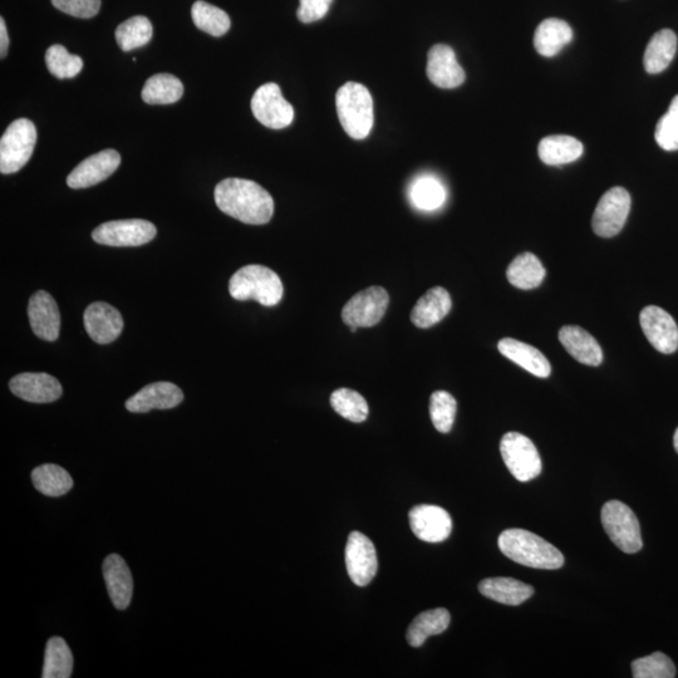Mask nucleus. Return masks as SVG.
I'll list each match as a JSON object with an SVG mask.
<instances>
[{
  "label": "nucleus",
  "mask_w": 678,
  "mask_h": 678,
  "mask_svg": "<svg viewBox=\"0 0 678 678\" xmlns=\"http://www.w3.org/2000/svg\"><path fill=\"white\" fill-rule=\"evenodd\" d=\"M214 195L223 213L245 224H267L274 214L272 196L254 181L225 179L216 185Z\"/></svg>",
  "instance_id": "nucleus-1"
},
{
  "label": "nucleus",
  "mask_w": 678,
  "mask_h": 678,
  "mask_svg": "<svg viewBox=\"0 0 678 678\" xmlns=\"http://www.w3.org/2000/svg\"><path fill=\"white\" fill-rule=\"evenodd\" d=\"M499 549L513 562L535 569L562 568L564 557L552 543L524 529H508L500 534Z\"/></svg>",
  "instance_id": "nucleus-2"
},
{
  "label": "nucleus",
  "mask_w": 678,
  "mask_h": 678,
  "mask_svg": "<svg viewBox=\"0 0 678 678\" xmlns=\"http://www.w3.org/2000/svg\"><path fill=\"white\" fill-rule=\"evenodd\" d=\"M229 293L237 301H255L264 307H274L282 301L284 287L272 269L247 265L230 279Z\"/></svg>",
  "instance_id": "nucleus-3"
},
{
  "label": "nucleus",
  "mask_w": 678,
  "mask_h": 678,
  "mask_svg": "<svg viewBox=\"0 0 678 678\" xmlns=\"http://www.w3.org/2000/svg\"><path fill=\"white\" fill-rule=\"evenodd\" d=\"M338 119L346 134L355 140L366 139L373 127V100L370 91L360 83L348 82L336 96Z\"/></svg>",
  "instance_id": "nucleus-4"
},
{
  "label": "nucleus",
  "mask_w": 678,
  "mask_h": 678,
  "mask_svg": "<svg viewBox=\"0 0 678 678\" xmlns=\"http://www.w3.org/2000/svg\"><path fill=\"white\" fill-rule=\"evenodd\" d=\"M601 519L609 539L623 553L640 552L643 547L640 522L630 506L618 500L608 501L602 508Z\"/></svg>",
  "instance_id": "nucleus-5"
},
{
  "label": "nucleus",
  "mask_w": 678,
  "mask_h": 678,
  "mask_svg": "<svg viewBox=\"0 0 678 678\" xmlns=\"http://www.w3.org/2000/svg\"><path fill=\"white\" fill-rule=\"evenodd\" d=\"M37 142V130L32 121L19 119L9 125L0 140V173L14 174L26 166Z\"/></svg>",
  "instance_id": "nucleus-6"
},
{
  "label": "nucleus",
  "mask_w": 678,
  "mask_h": 678,
  "mask_svg": "<svg viewBox=\"0 0 678 678\" xmlns=\"http://www.w3.org/2000/svg\"><path fill=\"white\" fill-rule=\"evenodd\" d=\"M500 452L506 468L518 481H527L538 478L542 473L543 464L537 447L527 436L519 432H508L500 442Z\"/></svg>",
  "instance_id": "nucleus-7"
},
{
  "label": "nucleus",
  "mask_w": 678,
  "mask_h": 678,
  "mask_svg": "<svg viewBox=\"0 0 678 678\" xmlns=\"http://www.w3.org/2000/svg\"><path fill=\"white\" fill-rule=\"evenodd\" d=\"M390 297L385 288L365 289L347 302L342 311L343 322L355 333L358 328L376 326L387 312Z\"/></svg>",
  "instance_id": "nucleus-8"
},
{
  "label": "nucleus",
  "mask_w": 678,
  "mask_h": 678,
  "mask_svg": "<svg viewBox=\"0 0 678 678\" xmlns=\"http://www.w3.org/2000/svg\"><path fill=\"white\" fill-rule=\"evenodd\" d=\"M156 226L142 219L116 220L97 226L92 238L107 247H141L155 239Z\"/></svg>",
  "instance_id": "nucleus-9"
},
{
  "label": "nucleus",
  "mask_w": 678,
  "mask_h": 678,
  "mask_svg": "<svg viewBox=\"0 0 678 678\" xmlns=\"http://www.w3.org/2000/svg\"><path fill=\"white\" fill-rule=\"evenodd\" d=\"M631 211V195L623 188L608 190L599 200L592 218L594 233L612 238L621 232Z\"/></svg>",
  "instance_id": "nucleus-10"
},
{
  "label": "nucleus",
  "mask_w": 678,
  "mask_h": 678,
  "mask_svg": "<svg viewBox=\"0 0 678 678\" xmlns=\"http://www.w3.org/2000/svg\"><path fill=\"white\" fill-rule=\"evenodd\" d=\"M252 111L255 119L268 129H286L294 120L293 106L275 83H265L258 88L252 98Z\"/></svg>",
  "instance_id": "nucleus-11"
},
{
  "label": "nucleus",
  "mask_w": 678,
  "mask_h": 678,
  "mask_svg": "<svg viewBox=\"0 0 678 678\" xmlns=\"http://www.w3.org/2000/svg\"><path fill=\"white\" fill-rule=\"evenodd\" d=\"M348 576L358 587H366L376 577L378 560L375 545L360 532H352L346 545Z\"/></svg>",
  "instance_id": "nucleus-12"
},
{
  "label": "nucleus",
  "mask_w": 678,
  "mask_h": 678,
  "mask_svg": "<svg viewBox=\"0 0 678 678\" xmlns=\"http://www.w3.org/2000/svg\"><path fill=\"white\" fill-rule=\"evenodd\" d=\"M640 323L643 333L655 350L671 355L678 348V327L665 309L648 306L642 309Z\"/></svg>",
  "instance_id": "nucleus-13"
},
{
  "label": "nucleus",
  "mask_w": 678,
  "mask_h": 678,
  "mask_svg": "<svg viewBox=\"0 0 678 678\" xmlns=\"http://www.w3.org/2000/svg\"><path fill=\"white\" fill-rule=\"evenodd\" d=\"M410 527L417 538L426 543H441L450 537V514L437 505H417L409 514Z\"/></svg>",
  "instance_id": "nucleus-14"
},
{
  "label": "nucleus",
  "mask_w": 678,
  "mask_h": 678,
  "mask_svg": "<svg viewBox=\"0 0 678 678\" xmlns=\"http://www.w3.org/2000/svg\"><path fill=\"white\" fill-rule=\"evenodd\" d=\"M121 164L116 150H105L82 161L67 178L71 189H87L102 183L115 173Z\"/></svg>",
  "instance_id": "nucleus-15"
},
{
  "label": "nucleus",
  "mask_w": 678,
  "mask_h": 678,
  "mask_svg": "<svg viewBox=\"0 0 678 678\" xmlns=\"http://www.w3.org/2000/svg\"><path fill=\"white\" fill-rule=\"evenodd\" d=\"M13 395L33 404H51L62 396L63 388L56 377L48 373H21L9 382Z\"/></svg>",
  "instance_id": "nucleus-16"
},
{
  "label": "nucleus",
  "mask_w": 678,
  "mask_h": 678,
  "mask_svg": "<svg viewBox=\"0 0 678 678\" xmlns=\"http://www.w3.org/2000/svg\"><path fill=\"white\" fill-rule=\"evenodd\" d=\"M83 323L88 336L98 345H108L116 341L124 329L121 313L105 302L92 303L86 309Z\"/></svg>",
  "instance_id": "nucleus-17"
},
{
  "label": "nucleus",
  "mask_w": 678,
  "mask_h": 678,
  "mask_svg": "<svg viewBox=\"0 0 678 678\" xmlns=\"http://www.w3.org/2000/svg\"><path fill=\"white\" fill-rule=\"evenodd\" d=\"M184 400V393L171 382H156L142 388L126 401V409L132 414H146L151 410L175 409Z\"/></svg>",
  "instance_id": "nucleus-18"
},
{
  "label": "nucleus",
  "mask_w": 678,
  "mask_h": 678,
  "mask_svg": "<svg viewBox=\"0 0 678 678\" xmlns=\"http://www.w3.org/2000/svg\"><path fill=\"white\" fill-rule=\"evenodd\" d=\"M427 77L440 88H456L465 82V71L456 60L454 49L446 44H436L427 56Z\"/></svg>",
  "instance_id": "nucleus-19"
},
{
  "label": "nucleus",
  "mask_w": 678,
  "mask_h": 678,
  "mask_svg": "<svg viewBox=\"0 0 678 678\" xmlns=\"http://www.w3.org/2000/svg\"><path fill=\"white\" fill-rule=\"evenodd\" d=\"M28 317L37 337L53 342L60 336V309L51 294L44 291L34 293L29 299Z\"/></svg>",
  "instance_id": "nucleus-20"
},
{
  "label": "nucleus",
  "mask_w": 678,
  "mask_h": 678,
  "mask_svg": "<svg viewBox=\"0 0 678 678\" xmlns=\"http://www.w3.org/2000/svg\"><path fill=\"white\" fill-rule=\"evenodd\" d=\"M103 578H105L108 594L113 607L119 611L129 608L134 594V579L129 565L119 554H111L103 562Z\"/></svg>",
  "instance_id": "nucleus-21"
},
{
  "label": "nucleus",
  "mask_w": 678,
  "mask_h": 678,
  "mask_svg": "<svg viewBox=\"0 0 678 678\" xmlns=\"http://www.w3.org/2000/svg\"><path fill=\"white\" fill-rule=\"evenodd\" d=\"M559 341L569 355L583 365L596 367L603 362L601 346L586 329L565 326L559 331Z\"/></svg>",
  "instance_id": "nucleus-22"
},
{
  "label": "nucleus",
  "mask_w": 678,
  "mask_h": 678,
  "mask_svg": "<svg viewBox=\"0 0 678 678\" xmlns=\"http://www.w3.org/2000/svg\"><path fill=\"white\" fill-rule=\"evenodd\" d=\"M498 348L501 355L517 363L518 366L534 376L547 378L552 373V366H550L547 357L527 343L514 338H504L499 342Z\"/></svg>",
  "instance_id": "nucleus-23"
},
{
  "label": "nucleus",
  "mask_w": 678,
  "mask_h": 678,
  "mask_svg": "<svg viewBox=\"0 0 678 678\" xmlns=\"http://www.w3.org/2000/svg\"><path fill=\"white\" fill-rule=\"evenodd\" d=\"M451 307V296L445 288H431L412 309L411 321L416 327L430 328L441 322L450 313Z\"/></svg>",
  "instance_id": "nucleus-24"
},
{
  "label": "nucleus",
  "mask_w": 678,
  "mask_h": 678,
  "mask_svg": "<svg viewBox=\"0 0 678 678\" xmlns=\"http://www.w3.org/2000/svg\"><path fill=\"white\" fill-rule=\"evenodd\" d=\"M479 591L484 597L506 606H519L533 597L534 588L514 578H488L481 581Z\"/></svg>",
  "instance_id": "nucleus-25"
},
{
  "label": "nucleus",
  "mask_w": 678,
  "mask_h": 678,
  "mask_svg": "<svg viewBox=\"0 0 678 678\" xmlns=\"http://www.w3.org/2000/svg\"><path fill=\"white\" fill-rule=\"evenodd\" d=\"M572 41L571 26L558 18L545 19L534 34V47L544 57L557 56Z\"/></svg>",
  "instance_id": "nucleus-26"
},
{
  "label": "nucleus",
  "mask_w": 678,
  "mask_h": 678,
  "mask_svg": "<svg viewBox=\"0 0 678 678\" xmlns=\"http://www.w3.org/2000/svg\"><path fill=\"white\" fill-rule=\"evenodd\" d=\"M583 151L582 142L567 135L544 137L538 147L540 160L550 166L571 164L583 155Z\"/></svg>",
  "instance_id": "nucleus-27"
},
{
  "label": "nucleus",
  "mask_w": 678,
  "mask_h": 678,
  "mask_svg": "<svg viewBox=\"0 0 678 678\" xmlns=\"http://www.w3.org/2000/svg\"><path fill=\"white\" fill-rule=\"evenodd\" d=\"M677 51V37L671 29H662L651 38L643 57V66L650 75H657L671 65Z\"/></svg>",
  "instance_id": "nucleus-28"
},
{
  "label": "nucleus",
  "mask_w": 678,
  "mask_h": 678,
  "mask_svg": "<svg viewBox=\"0 0 678 678\" xmlns=\"http://www.w3.org/2000/svg\"><path fill=\"white\" fill-rule=\"evenodd\" d=\"M451 616L445 608L422 612L412 621L407 630V642L412 647H421L431 636L441 635L450 626Z\"/></svg>",
  "instance_id": "nucleus-29"
},
{
  "label": "nucleus",
  "mask_w": 678,
  "mask_h": 678,
  "mask_svg": "<svg viewBox=\"0 0 678 678\" xmlns=\"http://www.w3.org/2000/svg\"><path fill=\"white\" fill-rule=\"evenodd\" d=\"M506 278L515 288L535 289L543 283L545 278V269L537 255L532 253H523L518 255L506 270Z\"/></svg>",
  "instance_id": "nucleus-30"
},
{
  "label": "nucleus",
  "mask_w": 678,
  "mask_h": 678,
  "mask_svg": "<svg viewBox=\"0 0 678 678\" xmlns=\"http://www.w3.org/2000/svg\"><path fill=\"white\" fill-rule=\"evenodd\" d=\"M184 95L183 83L169 73H159L146 81L142 100L149 105H171Z\"/></svg>",
  "instance_id": "nucleus-31"
},
{
  "label": "nucleus",
  "mask_w": 678,
  "mask_h": 678,
  "mask_svg": "<svg viewBox=\"0 0 678 678\" xmlns=\"http://www.w3.org/2000/svg\"><path fill=\"white\" fill-rule=\"evenodd\" d=\"M34 488L46 496L66 495L73 488V479L61 466L44 464L32 471Z\"/></svg>",
  "instance_id": "nucleus-32"
},
{
  "label": "nucleus",
  "mask_w": 678,
  "mask_h": 678,
  "mask_svg": "<svg viewBox=\"0 0 678 678\" xmlns=\"http://www.w3.org/2000/svg\"><path fill=\"white\" fill-rule=\"evenodd\" d=\"M73 671V655L61 637H52L44 656L43 678H70Z\"/></svg>",
  "instance_id": "nucleus-33"
},
{
  "label": "nucleus",
  "mask_w": 678,
  "mask_h": 678,
  "mask_svg": "<svg viewBox=\"0 0 678 678\" xmlns=\"http://www.w3.org/2000/svg\"><path fill=\"white\" fill-rule=\"evenodd\" d=\"M412 205L419 210L434 211L446 200V190L434 176H420L411 184L409 191Z\"/></svg>",
  "instance_id": "nucleus-34"
},
{
  "label": "nucleus",
  "mask_w": 678,
  "mask_h": 678,
  "mask_svg": "<svg viewBox=\"0 0 678 678\" xmlns=\"http://www.w3.org/2000/svg\"><path fill=\"white\" fill-rule=\"evenodd\" d=\"M152 24L144 16H136L127 19L116 29V41L119 43L122 51L130 52L136 48L144 47L151 41Z\"/></svg>",
  "instance_id": "nucleus-35"
},
{
  "label": "nucleus",
  "mask_w": 678,
  "mask_h": 678,
  "mask_svg": "<svg viewBox=\"0 0 678 678\" xmlns=\"http://www.w3.org/2000/svg\"><path fill=\"white\" fill-rule=\"evenodd\" d=\"M191 17L195 26L213 37L224 36L230 29V18L223 9L199 0L191 9Z\"/></svg>",
  "instance_id": "nucleus-36"
},
{
  "label": "nucleus",
  "mask_w": 678,
  "mask_h": 678,
  "mask_svg": "<svg viewBox=\"0 0 678 678\" xmlns=\"http://www.w3.org/2000/svg\"><path fill=\"white\" fill-rule=\"evenodd\" d=\"M331 405L338 415L352 422H363L370 414L365 397L350 388H339L332 393Z\"/></svg>",
  "instance_id": "nucleus-37"
},
{
  "label": "nucleus",
  "mask_w": 678,
  "mask_h": 678,
  "mask_svg": "<svg viewBox=\"0 0 678 678\" xmlns=\"http://www.w3.org/2000/svg\"><path fill=\"white\" fill-rule=\"evenodd\" d=\"M46 65L48 71L60 80L73 78L82 71L83 61L76 54H71L61 44H53L46 52Z\"/></svg>",
  "instance_id": "nucleus-38"
},
{
  "label": "nucleus",
  "mask_w": 678,
  "mask_h": 678,
  "mask_svg": "<svg viewBox=\"0 0 678 678\" xmlns=\"http://www.w3.org/2000/svg\"><path fill=\"white\" fill-rule=\"evenodd\" d=\"M456 410L455 397L446 391H436L432 393L430 399V416L435 429L441 434H447L454 425Z\"/></svg>",
  "instance_id": "nucleus-39"
},
{
  "label": "nucleus",
  "mask_w": 678,
  "mask_h": 678,
  "mask_svg": "<svg viewBox=\"0 0 678 678\" xmlns=\"http://www.w3.org/2000/svg\"><path fill=\"white\" fill-rule=\"evenodd\" d=\"M635 678H673L676 677L675 663L665 653L655 652L632 662Z\"/></svg>",
  "instance_id": "nucleus-40"
},
{
  "label": "nucleus",
  "mask_w": 678,
  "mask_h": 678,
  "mask_svg": "<svg viewBox=\"0 0 678 678\" xmlns=\"http://www.w3.org/2000/svg\"><path fill=\"white\" fill-rule=\"evenodd\" d=\"M655 139L662 150H678V95L673 98L670 108L658 121Z\"/></svg>",
  "instance_id": "nucleus-41"
},
{
  "label": "nucleus",
  "mask_w": 678,
  "mask_h": 678,
  "mask_svg": "<svg viewBox=\"0 0 678 678\" xmlns=\"http://www.w3.org/2000/svg\"><path fill=\"white\" fill-rule=\"evenodd\" d=\"M52 4L68 16L83 19L97 16L101 8V0H52Z\"/></svg>",
  "instance_id": "nucleus-42"
},
{
  "label": "nucleus",
  "mask_w": 678,
  "mask_h": 678,
  "mask_svg": "<svg viewBox=\"0 0 678 678\" xmlns=\"http://www.w3.org/2000/svg\"><path fill=\"white\" fill-rule=\"evenodd\" d=\"M333 0H301V6L298 9V19L302 23H313L321 21L331 7Z\"/></svg>",
  "instance_id": "nucleus-43"
},
{
  "label": "nucleus",
  "mask_w": 678,
  "mask_h": 678,
  "mask_svg": "<svg viewBox=\"0 0 678 678\" xmlns=\"http://www.w3.org/2000/svg\"><path fill=\"white\" fill-rule=\"evenodd\" d=\"M9 37L4 19H0V57L6 58L8 53Z\"/></svg>",
  "instance_id": "nucleus-44"
},
{
  "label": "nucleus",
  "mask_w": 678,
  "mask_h": 678,
  "mask_svg": "<svg viewBox=\"0 0 678 678\" xmlns=\"http://www.w3.org/2000/svg\"><path fill=\"white\" fill-rule=\"evenodd\" d=\"M673 445H675V449L678 454V429L675 432V436H673Z\"/></svg>",
  "instance_id": "nucleus-45"
}]
</instances>
